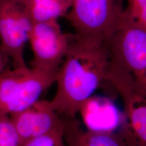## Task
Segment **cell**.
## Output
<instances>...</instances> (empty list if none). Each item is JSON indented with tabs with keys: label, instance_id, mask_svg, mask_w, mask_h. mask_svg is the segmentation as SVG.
Listing matches in <instances>:
<instances>
[{
	"label": "cell",
	"instance_id": "obj_1",
	"mask_svg": "<svg viewBox=\"0 0 146 146\" xmlns=\"http://www.w3.org/2000/svg\"><path fill=\"white\" fill-rule=\"evenodd\" d=\"M109 64L106 44L78 38L70 34L68 50L59 68L52 108L67 119H76L85 102L106 83Z\"/></svg>",
	"mask_w": 146,
	"mask_h": 146
},
{
	"label": "cell",
	"instance_id": "obj_7",
	"mask_svg": "<svg viewBox=\"0 0 146 146\" xmlns=\"http://www.w3.org/2000/svg\"><path fill=\"white\" fill-rule=\"evenodd\" d=\"M57 74L37 68H28L7 114H15L34 104L42 93L56 82Z\"/></svg>",
	"mask_w": 146,
	"mask_h": 146
},
{
	"label": "cell",
	"instance_id": "obj_4",
	"mask_svg": "<svg viewBox=\"0 0 146 146\" xmlns=\"http://www.w3.org/2000/svg\"><path fill=\"white\" fill-rule=\"evenodd\" d=\"M33 25L31 0H0V48L13 68L27 67L25 50Z\"/></svg>",
	"mask_w": 146,
	"mask_h": 146
},
{
	"label": "cell",
	"instance_id": "obj_5",
	"mask_svg": "<svg viewBox=\"0 0 146 146\" xmlns=\"http://www.w3.org/2000/svg\"><path fill=\"white\" fill-rule=\"evenodd\" d=\"M70 34L63 33L58 20L35 22L29 35L33 68L58 73L68 50Z\"/></svg>",
	"mask_w": 146,
	"mask_h": 146
},
{
	"label": "cell",
	"instance_id": "obj_11",
	"mask_svg": "<svg viewBox=\"0 0 146 146\" xmlns=\"http://www.w3.org/2000/svg\"><path fill=\"white\" fill-rule=\"evenodd\" d=\"M28 68L7 69L0 75V114H7Z\"/></svg>",
	"mask_w": 146,
	"mask_h": 146
},
{
	"label": "cell",
	"instance_id": "obj_6",
	"mask_svg": "<svg viewBox=\"0 0 146 146\" xmlns=\"http://www.w3.org/2000/svg\"><path fill=\"white\" fill-rule=\"evenodd\" d=\"M120 95L125 114L136 146H146V97L118 80L108 82Z\"/></svg>",
	"mask_w": 146,
	"mask_h": 146
},
{
	"label": "cell",
	"instance_id": "obj_2",
	"mask_svg": "<svg viewBox=\"0 0 146 146\" xmlns=\"http://www.w3.org/2000/svg\"><path fill=\"white\" fill-rule=\"evenodd\" d=\"M106 44L109 64L106 81H122L146 97V31L127 22Z\"/></svg>",
	"mask_w": 146,
	"mask_h": 146
},
{
	"label": "cell",
	"instance_id": "obj_8",
	"mask_svg": "<svg viewBox=\"0 0 146 146\" xmlns=\"http://www.w3.org/2000/svg\"><path fill=\"white\" fill-rule=\"evenodd\" d=\"M73 129L80 146H136L127 125L119 132L110 131H84L76 119L72 120Z\"/></svg>",
	"mask_w": 146,
	"mask_h": 146
},
{
	"label": "cell",
	"instance_id": "obj_3",
	"mask_svg": "<svg viewBox=\"0 0 146 146\" xmlns=\"http://www.w3.org/2000/svg\"><path fill=\"white\" fill-rule=\"evenodd\" d=\"M64 18L81 40L106 44L127 23L123 0H73Z\"/></svg>",
	"mask_w": 146,
	"mask_h": 146
},
{
	"label": "cell",
	"instance_id": "obj_13",
	"mask_svg": "<svg viewBox=\"0 0 146 146\" xmlns=\"http://www.w3.org/2000/svg\"><path fill=\"white\" fill-rule=\"evenodd\" d=\"M127 22L146 31V0H127Z\"/></svg>",
	"mask_w": 146,
	"mask_h": 146
},
{
	"label": "cell",
	"instance_id": "obj_14",
	"mask_svg": "<svg viewBox=\"0 0 146 146\" xmlns=\"http://www.w3.org/2000/svg\"><path fill=\"white\" fill-rule=\"evenodd\" d=\"M21 137L10 115L0 114V146H22Z\"/></svg>",
	"mask_w": 146,
	"mask_h": 146
},
{
	"label": "cell",
	"instance_id": "obj_10",
	"mask_svg": "<svg viewBox=\"0 0 146 146\" xmlns=\"http://www.w3.org/2000/svg\"><path fill=\"white\" fill-rule=\"evenodd\" d=\"M73 0H31V13L34 23L58 20L64 17Z\"/></svg>",
	"mask_w": 146,
	"mask_h": 146
},
{
	"label": "cell",
	"instance_id": "obj_9",
	"mask_svg": "<svg viewBox=\"0 0 146 146\" xmlns=\"http://www.w3.org/2000/svg\"><path fill=\"white\" fill-rule=\"evenodd\" d=\"M31 107V139L52 131L63 121L52 108L50 101L39 100Z\"/></svg>",
	"mask_w": 146,
	"mask_h": 146
},
{
	"label": "cell",
	"instance_id": "obj_15",
	"mask_svg": "<svg viewBox=\"0 0 146 146\" xmlns=\"http://www.w3.org/2000/svg\"><path fill=\"white\" fill-rule=\"evenodd\" d=\"M65 139L67 146H80L76 140L73 127L69 124L65 126Z\"/></svg>",
	"mask_w": 146,
	"mask_h": 146
},
{
	"label": "cell",
	"instance_id": "obj_16",
	"mask_svg": "<svg viewBox=\"0 0 146 146\" xmlns=\"http://www.w3.org/2000/svg\"><path fill=\"white\" fill-rule=\"evenodd\" d=\"M8 61L9 59L3 54L0 48V75L8 69L7 67Z\"/></svg>",
	"mask_w": 146,
	"mask_h": 146
},
{
	"label": "cell",
	"instance_id": "obj_12",
	"mask_svg": "<svg viewBox=\"0 0 146 146\" xmlns=\"http://www.w3.org/2000/svg\"><path fill=\"white\" fill-rule=\"evenodd\" d=\"M22 146H67L65 139V122L58 125L53 131L31 139L24 143Z\"/></svg>",
	"mask_w": 146,
	"mask_h": 146
}]
</instances>
